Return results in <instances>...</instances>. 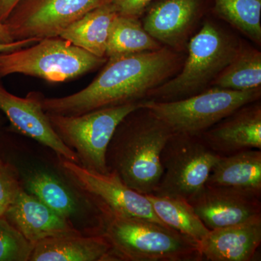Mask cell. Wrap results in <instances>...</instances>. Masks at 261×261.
Here are the masks:
<instances>
[{"mask_svg":"<svg viewBox=\"0 0 261 261\" xmlns=\"http://www.w3.org/2000/svg\"><path fill=\"white\" fill-rule=\"evenodd\" d=\"M213 87L236 91L261 87L260 51L241 38L238 51Z\"/></svg>","mask_w":261,"mask_h":261,"instance_id":"obj_20","label":"cell"},{"mask_svg":"<svg viewBox=\"0 0 261 261\" xmlns=\"http://www.w3.org/2000/svg\"><path fill=\"white\" fill-rule=\"evenodd\" d=\"M15 42L5 24L0 23V42L8 44Z\"/></svg>","mask_w":261,"mask_h":261,"instance_id":"obj_30","label":"cell"},{"mask_svg":"<svg viewBox=\"0 0 261 261\" xmlns=\"http://www.w3.org/2000/svg\"><path fill=\"white\" fill-rule=\"evenodd\" d=\"M111 0H20L5 24L14 41L59 37L70 24Z\"/></svg>","mask_w":261,"mask_h":261,"instance_id":"obj_9","label":"cell"},{"mask_svg":"<svg viewBox=\"0 0 261 261\" xmlns=\"http://www.w3.org/2000/svg\"><path fill=\"white\" fill-rule=\"evenodd\" d=\"M3 216L34 245L44 239L80 233L69 219L60 216L23 189Z\"/></svg>","mask_w":261,"mask_h":261,"instance_id":"obj_15","label":"cell"},{"mask_svg":"<svg viewBox=\"0 0 261 261\" xmlns=\"http://www.w3.org/2000/svg\"><path fill=\"white\" fill-rule=\"evenodd\" d=\"M240 40L219 19L207 15L189 42L180 71L150 91L145 100L173 102L210 89L234 56Z\"/></svg>","mask_w":261,"mask_h":261,"instance_id":"obj_3","label":"cell"},{"mask_svg":"<svg viewBox=\"0 0 261 261\" xmlns=\"http://www.w3.org/2000/svg\"><path fill=\"white\" fill-rule=\"evenodd\" d=\"M142 104V101L101 108L79 116L47 114L60 139L76 153L81 166L106 174V152L117 126Z\"/></svg>","mask_w":261,"mask_h":261,"instance_id":"obj_6","label":"cell"},{"mask_svg":"<svg viewBox=\"0 0 261 261\" xmlns=\"http://www.w3.org/2000/svg\"><path fill=\"white\" fill-rule=\"evenodd\" d=\"M41 39L32 38V39H23V40L15 41L12 43L5 44L0 42V53H10L16 51L22 48L27 47L39 42Z\"/></svg>","mask_w":261,"mask_h":261,"instance_id":"obj_28","label":"cell"},{"mask_svg":"<svg viewBox=\"0 0 261 261\" xmlns=\"http://www.w3.org/2000/svg\"><path fill=\"white\" fill-rule=\"evenodd\" d=\"M260 98L261 87L236 91L213 87L180 100H144L142 106L150 110L173 133L199 137L235 110Z\"/></svg>","mask_w":261,"mask_h":261,"instance_id":"obj_7","label":"cell"},{"mask_svg":"<svg viewBox=\"0 0 261 261\" xmlns=\"http://www.w3.org/2000/svg\"><path fill=\"white\" fill-rule=\"evenodd\" d=\"M164 46L154 39L142 25L140 18L118 15L111 28L106 48V58L159 50Z\"/></svg>","mask_w":261,"mask_h":261,"instance_id":"obj_21","label":"cell"},{"mask_svg":"<svg viewBox=\"0 0 261 261\" xmlns=\"http://www.w3.org/2000/svg\"><path fill=\"white\" fill-rule=\"evenodd\" d=\"M185 58V53L163 47L108 58L87 87L65 97H44L43 110L51 114L79 116L101 108L142 102L150 91L177 74Z\"/></svg>","mask_w":261,"mask_h":261,"instance_id":"obj_1","label":"cell"},{"mask_svg":"<svg viewBox=\"0 0 261 261\" xmlns=\"http://www.w3.org/2000/svg\"><path fill=\"white\" fill-rule=\"evenodd\" d=\"M61 160L67 176L110 214L147 220L168 227L154 214L146 195L130 189L115 173L103 174L78 163Z\"/></svg>","mask_w":261,"mask_h":261,"instance_id":"obj_11","label":"cell"},{"mask_svg":"<svg viewBox=\"0 0 261 261\" xmlns=\"http://www.w3.org/2000/svg\"><path fill=\"white\" fill-rule=\"evenodd\" d=\"M3 216V215L1 213H0V216Z\"/></svg>","mask_w":261,"mask_h":261,"instance_id":"obj_31","label":"cell"},{"mask_svg":"<svg viewBox=\"0 0 261 261\" xmlns=\"http://www.w3.org/2000/svg\"><path fill=\"white\" fill-rule=\"evenodd\" d=\"M205 185L234 187L261 196V149L221 156L211 169Z\"/></svg>","mask_w":261,"mask_h":261,"instance_id":"obj_18","label":"cell"},{"mask_svg":"<svg viewBox=\"0 0 261 261\" xmlns=\"http://www.w3.org/2000/svg\"><path fill=\"white\" fill-rule=\"evenodd\" d=\"M146 197L163 224L196 243L199 244L210 231L187 201L166 196L147 195Z\"/></svg>","mask_w":261,"mask_h":261,"instance_id":"obj_22","label":"cell"},{"mask_svg":"<svg viewBox=\"0 0 261 261\" xmlns=\"http://www.w3.org/2000/svg\"><path fill=\"white\" fill-rule=\"evenodd\" d=\"M118 15L110 1L70 24L59 37L94 56L106 58L108 38Z\"/></svg>","mask_w":261,"mask_h":261,"instance_id":"obj_19","label":"cell"},{"mask_svg":"<svg viewBox=\"0 0 261 261\" xmlns=\"http://www.w3.org/2000/svg\"><path fill=\"white\" fill-rule=\"evenodd\" d=\"M220 157L198 136L173 133L161 152L163 174L152 195L191 202L205 187Z\"/></svg>","mask_w":261,"mask_h":261,"instance_id":"obj_8","label":"cell"},{"mask_svg":"<svg viewBox=\"0 0 261 261\" xmlns=\"http://www.w3.org/2000/svg\"><path fill=\"white\" fill-rule=\"evenodd\" d=\"M261 244V217L210 230L199 243L202 260L250 261Z\"/></svg>","mask_w":261,"mask_h":261,"instance_id":"obj_16","label":"cell"},{"mask_svg":"<svg viewBox=\"0 0 261 261\" xmlns=\"http://www.w3.org/2000/svg\"><path fill=\"white\" fill-rule=\"evenodd\" d=\"M172 134L142 104L117 126L106 152L108 171L132 190L152 195L163 174L161 152Z\"/></svg>","mask_w":261,"mask_h":261,"instance_id":"obj_2","label":"cell"},{"mask_svg":"<svg viewBox=\"0 0 261 261\" xmlns=\"http://www.w3.org/2000/svg\"><path fill=\"white\" fill-rule=\"evenodd\" d=\"M22 189L16 170L0 159V213L2 214H4Z\"/></svg>","mask_w":261,"mask_h":261,"instance_id":"obj_26","label":"cell"},{"mask_svg":"<svg viewBox=\"0 0 261 261\" xmlns=\"http://www.w3.org/2000/svg\"><path fill=\"white\" fill-rule=\"evenodd\" d=\"M102 234L116 260H202L195 240L147 220L108 213Z\"/></svg>","mask_w":261,"mask_h":261,"instance_id":"obj_4","label":"cell"},{"mask_svg":"<svg viewBox=\"0 0 261 261\" xmlns=\"http://www.w3.org/2000/svg\"><path fill=\"white\" fill-rule=\"evenodd\" d=\"M116 260L112 247L100 233H80L44 239L34 245L29 261Z\"/></svg>","mask_w":261,"mask_h":261,"instance_id":"obj_17","label":"cell"},{"mask_svg":"<svg viewBox=\"0 0 261 261\" xmlns=\"http://www.w3.org/2000/svg\"><path fill=\"white\" fill-rule=\"evenodd\" d=\"M107 58L91 54L60 37L44 38L10 53H0V80L15 73L58 83L102 67Z\"/></svg>","mask_w":261,"mask_h":261,"instance_id":"obj_5","label":"cell"},{"mask_svg":"<svg viewBox=\"0 0 261 261\" xmlns=\"http://www.w3.org/2000/svg\"><path fill=\"white\" fill-rule=\"evenodd\" d=\"M29 193L60 216L69 219L77 212L73 194L56 176L47 171H34L25 179Z\"/></svg>","mask_w":261,"mask_h":261,"instance_id":"obj_24","label":"cell"},{"mask_svg":"<svg viewBox=\"0 0 261 261\" xmlns=\"http://www.w3.org/2000/svg\"><path fill=\"white\" fill-rule=\"evenodd\" d=\"M199 137L221 156L261 149L260 99L235 110Z\"/></svg>","mask_w":261,"mask_h":261,"instance_id":"obj_14","label":"cell"},{"mask_svg":"<svg viewBox=\"0 0 261 261\" xmlns=\"http://www.w3.org/2000/svg\"><path fill=\"white\" fill-rule=\"evenodd\" d=\"M0 80V111L9 120L13 129L49 147L61 159L80 164L74 151L63 143L56 133L47 113L43 110L41 92H31L25 97L10 93Z\"/></svg>","mask_w":261,"mask_h":261,"instance_id":"obj_12","label":"cell"},{"mask_svg":"<svg viewBox=\"0 0 261 261\" xmlns=\"http://www.w3.org/2000/svg\"><path fill=\"white\" fill-rule=\"evenodd\" d=\"M154 0H111L118 15L141 18Z\"/></svg>","mask_w":261,"mask_h":261,"instance_id":"obj_27","label":"cell"},{"mask_svg":"<svg viewBox=\"0 0 261 261\" xmlns=\"http://www.w3.org/2000/svg\"><path fill=\"white\" fill-rule=\"evenodd\" d=\"M211 14L260 47L261 0H212Z\"/></svg>","mask_w":261,"mask_h":261,"instance_id":"obj_23","label":"cell"},{"mask_svg":"<svg viewBox=\"0 0 261 261\" xmlns=\"http://www.w3.org/2000/svg\"><path fill=\"white\" fill-rule=\"evenodd\" d=\"M190 203L209 230L261 217V196L234 187L205 185Z\"/></svg>","mask_w":261,"mask_h":261,"instance_id":"obj_13","label":"cell"},{"mask_svg":"<svg viewBox=\"0 0 261 261\" xmlns=\"http://www.w3.org/2000/svg\"><path fill=\"white\" fill-rule=\"evenodd\" d=\"M34 245L0 216V261H29Z\"/></svg>","mask_w":261,"mask_h":261,"instance_id":"obj_25","label":"cell"},{"mask_svg":"<svg viewBox=\"0 0 261 261\" xmlns=\"http://www.w3.org/2000/svg\"><path fill=\"white\" fill-rule=\"evenodd\" d=\"M20 0H0V23H4Z\"/></svg>","mask_w":261,"mask_h":261,"instance_id":"obj_29","label":"cell"},{"mask_svg":"<svg viewBox=\"0 0 261 261\" xmlns=\"http://www.w3.org/2000/svg\"><path fill=\"white\" fill-rule=\"evenodd\" d=\"M212 5V0H154L140 20L164 47L187 54L190 39L210 14Z\"/></svg>","mask_w":261,"mask_h":261,"instance_id":"obj_10","label":"cell"}]
</instances>
